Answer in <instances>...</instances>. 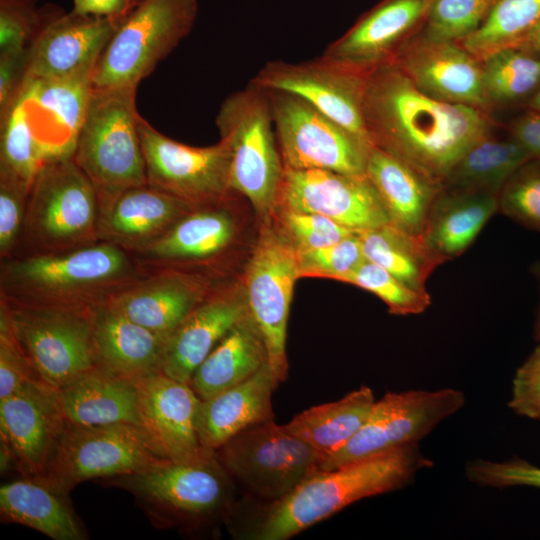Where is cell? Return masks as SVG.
I'll list each match as a JSON object with an SVG mask.
<instances>
[{
  "label": "cell",
  "mask_w": 540,
  "mask_h": 540,
  "mask_svg": "<svg viewBox=\"0 0 540 540\" xmlns=\"http://www.w3.org/2000/svg\"><path fill=\"white\" fill-rule=\"evenodd\" d=\"M362 113L373 146L442 187L461 157L490 135L486 111L424 94L392 62L366 73Z\"/></svg>",
  "instance_id": "cell-1"
},
{
  "label": "cell",
  "mask_w": 540,
  "mask_h": 540,
  "mask_svg": "<svg viewBox=\"0 0 540 540\" xmlns=\"http://www.w3.org/2000/svg\"><path fill=\"white\" fill-rule=\"evenodd\" d=\"M133 254L98 241L1 260L0 299L18 305L95 308L145 275Z\"/></svg>",
  "instance_id": "cell-2"
},
{
  "label": "cell",
  "mask_w": 540,
  "mask_h": 540,
  "mask_svg": "<svg viewBox=\"0 0 540 540\" xmlns=\"http://www.w3.org/2000/svg\"><path fill=\"white\" fill-rule=\"evenodd\" d=\"M432 465L414 443L318 470L276 501L252 538L288 539L358 500L407 485L419 471Z\"/></svg>",
  "instance_id": "cell-3"
},
{
  "label": "cell",
  "mask_w": 540,
  "mask_h": 540,
  "mask_svg": "<svg viewBox=\"0 0 540 540\" xmlns=\"http://www.w3.org/2000/svg\"><path fill=\"white\" fill-rule=\"evenodd\" d=\"M216 126L231 152L229 186L245 197L259 222L272 220L284 173L269 96L252 83L221 104Z\"/></svg>",
  "instance_id": "cell-4"
},
{
  "label": "cell",
  "mask_w": 540,
  "mask_h": 540,
  "mask_svg": "<svg viewBox=\"0 0 540 540\" xmlns=\"http://www.w3.org/2000/svg\"><path fill=\"white\" fill-rule=\"evenodd\" d=\"M135 87L96 88L73 159L95 186L100 207L123 190L147 184Z\"/></svg>",
  "instance_id": "cell-5"
},
{
  "label": "cell",
  "mask_w": 540,
  "mask_h": 540,
  "mask_svg": "<svg viewBox=\"0 0 540 540\" xmlns=\"http://www.w3.org/2000/svg\"><path fill=\"white\" fill-rule=\"evenodd\" d=\"M99 217L97 190L73 157L48 162L31 185L16 256L63 252L96 243Z\"/></svg>",
  "instance_id": "cell-6"
},
{
  "label": "cell",
  "mask_w": 540,
  "mask_h": 540,
  "mask_svg": "<svg viewBox=\"0 0 540 540\" xmlns=\"http://www.w3.org/2000/svg\"><path fill=\"white\" fill-rule=\"evenodd\" d=\"M198 0H137L98 59L96 88H137L191 31Z\"/></svg>",
  "instance_id": "cell-7"
},
{
  "label": "cell",
  "mask_w": 540,
  "mask_h": 540,
  "mask_svg": "<svg viewBox=\"0 0 540 540\" xmlns=\"http://www.w3.org/2000/svg\"><path fill=\"white\" fill-rule=\"evenodd\" d=\"M167 461L140 425L79 426L67 422L40 480L69 495L81 482L134 474Z\"/></svg>",
  "instance_id": "cell-8"
},
{
  "label": "cell",
  "mask_w": 540,
  "mask_h": 540,
  "mask_svg": "<svg viewBox=\"0 0 540 540\" xmlns=\"http://www.w3.org/2000/svg\"><path fill=\"white\" fill-rule=\"evenodd\" d=\"M94 309L18 305L0 299V311L20 349L38 377L55 389L97 366Z\"/></svg>",
  "instance_id": "cell-9"
},
{
  "label": "cell",
  "mask_w": 540,
  "mask_h": 540,
  "mask_svg": "<svg viewBox=\"0 0 540 540\" xmlns=\"http://www.w3.org/2000/svg\"><path fill=\"white\" fill-rule=\"evenodd\" d=\"M102 482L133 495L150 522L162 529L219 512L227 503L230 488L217 456L201 462L170 460Z\"/></svg>",
  "instance_id": "cell-10"
},
{
  "label": "cell",
  "mask_w": 540,
  "mask_h": 540,
  "mask_svg": "<svg viewBox=\"0 0 540 540\" xmlns=\"http://www.w3.org/2000/svg\"><path fill=\"white\" fill-rule=\"evenodd\" d=\"M299 278L296 249L272 220L259 222L258 236L241 279L248 313L264 339L268 365L279 383L287 377V325Z\"/></svg>",
  "instance_id": "cell-11"
},
{
  "label": "cell",
  "mask_w": 540,
  "mask_h": 540,
  "mask_svg": "<svg viewBox=\"0 0 540 540\" xmlns=\"http://www.w3.org/2000/svg\"><path fill=\"white\" fill-rule=\"evenodd\" d=\"M267 93L284 167L366 175L373 145L293 94L272 90Z\"/></svg>",
  "instance_id": "cell-12"
},
{
  "label": "cell",
  "mask_w": 540,
  "mask_h": 540,
  "mask_svg": "<svg viewBox=\"0 0 540 540\" xmlns=\"http://www.w3.org/2000/svg\"><path fill=\"white\" fill-rule=\"evenodd\" d=\"M216 456L227 472L262 498L279 500L319 470L322 456L273 420L226 442Z\"/></svg>",
  "instance_id": "cell-13"
},
{
  "label": "cell",
  "mask_w": 540,
  "mask_h": 540,
  "mask_svg": "<svg viewBox=\"0 0 540 540\" xmlns=\"http://www.w3.org/2000/svg\"><path fill=\"white\" fill-rule=\"evenodd\" d=\"M465 395L454 388L388 392L376 400L354 437L330 455L319 470H330L399 447L418 443L443 420L458 412Z\"/></svg>",
  "instance_id": "cell-14"
},
{
  "label": "cell",
  "mask_w": 540,
  "mask_h": 540,
  "mask_svg": "<svg viewBox=\"0 0 540 540\" xmlns=\"http://www.w3.org/2000/svg\"><path fill=\"white\" fill-rule=\"evenodd\" d=\"M138 130L149 185L193 209L232 198L231 152L226 141L220 139L207 147L185 145L163 135L141 116Z\"/></svg>",
  "instance_id": "cell-15"
},
{
  "label": "cell",
  "mask_w": 540,
  "mask_h": 540,
  "mask_svg": "<svg viewBox=\"0 0 540 540\" xmlns=\"http://www.w3.org/2000/svg\"><path fill=\"white\" fill-rule=\"evenodd\" d=\"M366 73H360L320 56L291 63L267 62L251 82L264 90L293 94L371 144L365 128L362 102Z\"/></svg>",
  "instance_id": "cell-16"
},
{
  "label": "cell",
  "mask_w": 540,
  "mask_h": 540,
  "mask_svg": "<svg viewBox=\"0 0 540 540\" xmlns=\"http://www.w3.org/2000/svg\"><path fill=\"white\" fill-rule=\"evenodd\" d=\"M232 198L193 209L157 241L134 253L147 271L177 269L221 278L225 260L236 246L240 224Z\"/></svg>",
  "instance_id": "cell-17"
},
{
  "label": "cell",
  "mask_w": 540,
  "mask_h": 540,
  "mask_svg": "<svg viewBox=\"0 0 540 540\" xmlns=\"http://www.w3.org/2000/svg\"><path fill=\"white\" fill-rule=\"evenodd\" d=\"M276 209L320 214L356 232L390 222L366 175L322 169L284 167Z\"/></svg>",
  "instance_id": "cell-18"
},
{
  "label": "cell",
  "mask_w": 540,
  "mask_h": 540,
  "mask_svg": "<svg viewBox=\"0 0 540 540\" xmlns=\"http://www.w3.org/2000/svg\"><path fill=\"white\" fill-rule=\"evenodd\" d=\"M66 424L58 390L42 380L0 400L1 441L23 477H44Z\"/></svg>",
  "instance_id": "cell-19"
},
{
  "label": "cell",
  "mask_w": 540,
  "mask_h": 540,
  "mask_svg": "<svg viewBox=\"0 0 540 540\" xmlns=\"http://www.w3.org/2000/svg\"><path fill=\"white\" fill-rule=\"evenodd\" d=\"M433 0H381L321 55L345 68L368 73L394 60L422 27Z\"/></svg>",
  "instance_id": "cell-20"
},
{
  "label": "cell",
  "mask_w": 540,
  "mask_h": 540,
  "mask_svg": "<svg viewBox=\"0 0 540 540\" xmlns=\"http://www.w3.org/2000/svg\"><path fill=\"white\" fill-rule=\"evenodd\" d=\"M424 94L486 111L482 64L457 42L439 41L418 31L392 61Z\"/></svg>",
  "instance_id": "cell-21"
},
{
  "label": "cell",
  "mask_w": 540,
  "mask_h": 540,
  "mask_svg": "<svg viewBox=\"0 0 540 540\" xmlns=\"http://www.w3.org/2000/svg\"><path fill=\"white\" fill-rule=\"evenodd\" d=\"M140 425L174 462H201L216 457L199 438L201 399L189 384L157 372L135 382Z\"/></svg>",
  "instance_id": "cell-22"
},
{
  "label": "cell",
  "mask_w": 540,
  "mask_h": 540,
  "mask_svg": "<svg viewBox=\"0 0 540 540\" xmlns=\"http://www.w3.org/2000/svg\"><path fill=\"white\" fill-rule=\"evenodd\" d=\"M124 17L81 15L74 11L50 17L28 48L25 78H63L94 71Z\"/></svg>",
  "instance_id": "cell-23"
},
{
  "label": "cell",
  "mask_w": 540,
  "mask_h": 540,
  "mask_svg": "<svg viewBox=\"0 0 540 540\" xmlns=\"http://www.w3.org/2000/svg\"><path fill=\"white\" fill-rule=\"evenodd\" d=\"M94 71L63 78H24L21 95L47 162L73 156L93 91Z\"/></svg>",
  "instance_id": "cell-24"
},
{
  "label": "cell",
  "mask_w": 540,
  "mask_h": 540,
  "mask_svg": "<svg viewBox=\"0 0 540 540\" xmlns=\"http://www.w3.org/2000/svg\"><path fill=\"white\" fill-rule=\"evenodd\" d=\"M220 279L177 269L147 271L105 303L168 339Z\"/></svg>",
  "instance_id": "cell-25"
},
{
  "label": "cell",
  "mask_w": 540,
  "mask_h": 540,
  "mask_svg": "<svg viewBox=\"0 0 540 540\" xmlns=\"http://www.w3.org/2000/svg\"><path fill=\"white\" fill-rule=\"evenodd\" d=\"M247 313L241 277L218 282L168 338L160 372L188 384L201 362Z\"/></svg>",
  "instance_id": "cell-26"
},
{
  "label": "cell",
  "mask_w": 540,
  "mask_h": 540,
  "mask_svg": "<svg viewBox=\"0 0 540 540\" xmlns=\"http://www.w3.org/2000/svg\"><path fill=\"white\" fill-rule=\"evenodd\" d=\"M192 210L148 183L130 187L100 207L98 238L134 254L157 241Z\"/></svg>",
  "instance_id": "cell-27"
},
{
  "label": "cell",
  "mask_w": 540,
  "mask_h": 540,
  "mask_svg": "<svg viewBox=\"0 0 540 540\" xmlns=\"http://www.w3.org/2000/svg\"><path fill=\"white\" fill-rule=\"evenodd\" d=\"M167 340L106 303L94 309L96 365L124 379L135 383L160 372Z\"/></svg>",
  "instance_id": "cell-28"
},
{
  "label": "cell",
  "mask_w": 540,
  "mask_h": 540,
  "mask_svg": "<svg viewBox=\"0 0 540 540\" xmlns=\"http://www.w3.org/2000/svg\"><path fill=\"white\" fill-rule=\"evenodd\" d=\"M279 384L266 364L246 381L201 400L197 429L202 445L216 452L240 432L273 420L271 398Z\"/></svg>",
  "instance_id": "cell-29"
},
{
  "label": "cell",
  "mask_w": 540,
  "mask_h": 540,
  "mask_svg": "<svg viewBox=\"0 0 540 540\" xmlns=\"http://www.w3.org/2000/svg\"><path fill=\"white\" fill-rule=\"evenodd\" d=\"M366 176L390 222L411 234L422 235L442 186L376 146L369 150Z\"/></svg>",
  "instance_id": "cell-30"
},
{
  "label": "cell",
  "mask_w": 540,
  "mask_h": 540,
  "mask_svg": "<svg viewBox=\"0 0 540 540\" xmlns=\"http://www.w3.org/2000/svg\"><path fill=\"white\" fill-rule=\"evenodd\" d=\"M57 390L64 417L70 424L140 425L136 384L98 366Z\"/></svg>",
  "instance_id": "cell-31"
},
{
  "label": "cell",
  "mask_w": 540,
  "mask_h": 540,
  "mask_svg": "<svg viewBox=\"0 0 540 540\" xmlns=\"http://www.w3.org/2000/svg\"><path fill=\"white\" fill-rule=\"evenodd\" d=\"M499 209V194L442 187L421 235L443 262L461 255Z\"/></svg>",
  "instance_id": "cell-32"
},
{
  "label": "cell",
  "mask_w": 540,
  "mask_h": 540,
  "mask_svg": "<svg viewBox=\"0 0 540 540\" xmlns=\"http://www.w3.org/2000/svg\"><path fill=\"white\" fill-rule=\"evenodd\" d=\"M2 522L32 528L54 540H86V529L64 495L43 480L23 477L0 488Z\"/></svg>",
  "instance_id": "cell-33"
},
{
  "label": "cell",
  "mask_w": 540,
  "mask_h": 540,
  "mask_svg": "<svg viewBox=\"0 0 540 540\" xmlns=\"http://www.w3.org/2000/svg\"><path fill=\"white\" fill-rule=\"evenodd\" d=\"M266 364L264 339L247 313L201 362L188 384L204 400L246 381Z\"/></svg>",
  "instance_id": "cell-34"
},
{
  "label": "cell",
  "mask_w": 540,
  "mask_h": 540,
  "mask_svg": "<svg viewBox=\"0 0 540 540\" xmlns=\"http://www.w3.org/2000/svg\"><path fill=\"white\" fill-rule=\"evenodd\" d=\"M375 401L372 390L363 385L337 401L304 410L284 427L312 446L324 461L354 437Z\"/></svg>",
  "instance_id": "cell-35"
},
{
  "label": "cell",
  "mask_w": 540,
  "mask_h": 540,
  "mask_svg": "<svg viewBox=\"0 0 540 540\" xmlns=\"http://www.w3.org/2000/svg\"><path fill=\"white\" fill-rule=\"evenodd\" d=\"M357 233L365 260L384 268L410 288L427 292L426 281L442 261L421 235L411 234L391 222Z\"/></svg>",
  "instance_id": "cell-36"
},
{
  "label": "cell",
  "mask_w": 540,
  "mask_h": 540,
  "mask_svg": "<svg viewBox=\"0 0 540 540\" xmlns=\"http://www.w3.org/2000/svg\"><path fill=\"white\" fill-rule=\"evenodd\" d=\"M529 160L528 153L511 136L498 139L488 135L461 157L443 187L500 194L509 178Z\"/></svg>",
  "instance_id": "cell-37"
},
{
  "label": "cell",
  "mask_w": 540,
  "mask_h": 540,
  "mask_svg": "<svg viewBox=\"0 0 540 540\" xmlns=\"http://www.w3.org/2000/svg\"><path fill=\"white\" fill-rule=\"evenodd\" d=\"M486 100L492 105H524L540 88V55L520 47L498 50L481 61Z\"/></svg>",
  "instance_id": "cell-38"
},
{
  "label": "cell",
  "mask_w": 540,
  "mask_h": 540,
  "mask_svg": "<svg viewBox=\"0 0 540 540\" xmlns=\"http://www.w3.org/2000/svg\"><path fill=\"white\" fill-rule=\"evenodd\" d=\"M539 23L540 0H496L483 24L459 44L482 61L517 46Z\"/></svg>",
  "instance_id": "cell-39"
},
{
  "label": "cell",
  "mask_w": 540,
  "mask_h": 540,
  "mask_svg": "<svg viewBox=\"0 0 540 540\" xmlns=\"http://www.w3.org/2000/svg\"><path fill=\"white\" fill-rule=\"evenodd\" d=\"M0 119V174L12 177L30 189L39 170L48 162L18 92L0 114Z\"/></svg>",
  "instance_id": "cell-40"
},
{
  "label": "cell",
  "mask_w": 540,
  "mask_h": 540,
  "mask_svg": "<svg viewBox=\"0 0 540 540\" xmlns=\"http://www.w3.org/2000/svg\"><path fill=\"white\" fill-rule=\"evenodd\" d=\"M496 0H433L419 30L430 39L461 42L485 21Z\"/></svg>",
  "instance_id": "cell-41"
},
{
  "label": "cell",
  "mask_w": 540,
  "mask_h": 540,
  "mask_svg": "<svg viewBox=\"0 0 540 540\" xmlns=\"http://www.w3.org/2000/svg\"><path fill=\"white\" fill-rule=\"evenodd\" d=\"M341 282L355 285L379 297L394 315L419 314L430 305L428 292L410 288L395 278L387 270L364 260Z\"/></svg>",
  "instance_id": "cell-42"
},
{
  "label": "cell",
  "mask_w": 540,
  "mask_h": 540,
  "mask_svg": "<svg viewBox=\"0 0 540 540\" xmlns=\"http://www.w3.org/2000/svg\"><path fill=\"white\" fill-rule=\"evenodd\" d=\"M272 222L296 251L327 246L356 232L320 214L285 209H276Z\"/></svg>",
  "instance_id": "cell-43"
},
{
  "label": "cell",
  "mask_w": 540,
  "mask_h": 540,
  "mask_svg": "<svg viewBox=\"0 0 540 540\" xmlns=\"http://www.w3.org/2000/svg\"><path fill=\"white\" fill-rule=\"evenodd\" d=\"M503 214L540 233V159H531L505 183L499 194Z\"/></svg>",
  "instance_id": "cell-44"
},
{
  "label": "cell",
  "mask_w": 540,
  "mask_h": 540,
  "mask_svg": "<svg viewBox=\"0 0 540 540\" xmlns=\"http://www.w3.org/2000/svg\"><path fill=\"white\" fill-rule=\"evenodd\" d=\"M300 278L315 277L342 281L364 260L357 232L320 248L297 251Z\"/></svg>",
  "instance_id": "cell-45"
},
{
  "label": "cell",
  "mask_w": 540,
  "mask_h": 540,
  "mask_svg": "<svg viewBox=\"0 0 540 540\" xmlns=\"http://www.w3.org/2000/svg\"><path fill=\"white\" fill-rule=\"evenodd\" d=\"M47 20L34 0H0V53L28 50Z\"/></svg>",
  "instance_id": "cell-46"
},
{
  "label": "cell",
  "mask_w": 540,
  "mask_h": 540,
  "mask_svg": "<svg viewBox=\"0 0 540 540\" xmlns=\"http://www.w3.org/2000/svg\"><path fill=\"white\" fill-rule=\"evenodd\" d=\"M30 189L18 180L0 174V258L17 255L25 222Z\"/></svg>",
  "instance_id": "cell-47"
},
{
  "label": "cell",
  "mask_w": 540,
  "mask_h": 540,
  "mask_svg": "<svg viewBox=\"0 0 540 540\" xmlns=\"http://www.w3.org/2000/svg\"><path fill=\"white\" fill-rule=\"evenodd\" d=\"M465 475L470 482L485 487L540 488V467L519 457L502 462L475 459L466 464Z\"/></svg>",
  "instance_id": "cell-48"
},
{
  "label": "cell",
  "mask_w": 540,
  "mask_h": 540,
  "mask_svg": "<svg viewBox=\"0 0 540 540\" xmlns=\"http://www.w3.org/2000/svg\"><path fill=\"white\" fill-rule=\"evenodd\" d=\"M41 380L20 349L5 314L0 311V400Z\"/></svg>",
  "instance_id": "cell-49"
},
{
  "label": "cell",
  "mask_w": 540,
  "mask_h": 540,
  "mask_svg": "<svg viewBox=\"0 0 540 540\" xmlns=\"http://www.w3.org/2000/svg\"><path fill=\"white\" fill-rule=\"evenodd\" d=\"M508 405L519 416L540 420V344L517 369Z\"/></svg>",
  "instance_id": "cell-50"
},
{
  "label": "cell",
  "mask_w": 540,
  "mask_h": 540,
  "mask_svg": "<svg viewBox=\"0 0 540 540\" xmlns=\"http://www.w3.org/2000/svg\"><path fill=\"white\" fill-rule=\"evenodd\" d=\"M28 50L0 53V114L17 94L26 74Z\"/></svg>",
  "instance_id": "cell-51"
},
{
  "label": "cell",
  "mask_w": 540,
  "mask_h": 540,
  "mask_svg": "<svg viewBox=\"0 0 540 540\" xmlns=\"http://www.w3.org/2000/svg\"><path fill=\"white\" fill-rule=\"evenodd\" d=\"M510 136L531 159H540V112L528 109L511 124Z\"/></svg>",
  "instance_id": "cell-52"
},
{
  "label": "cell",
  "mask_w": 540,
  "mask_h": 540,
  "mask_svg": "<svg viewBox=\"0 0 540 540\" xmlns=\"http://www.w3.org/2000/svg\"><path fill=\"white\" fill-rule=\"evenodd\" d=\"M74 12L98 17H124L137 0H72Z\"/></svg>",
  "instance_id": "cell-53"
},
{
  "label": "cell",
  "mask_w": 540,
  "mask_h": 540,
  "mask_svg": "<svg viewBox=\"0 0 540 540\" xmlns=\"http://www.w3.org/2000/svg\"><path fill=\"white\" fill-rule=\"evenodd\" d=\"M515 47H520L540 55V23Z\"/></svg>",
  "instance_id": "cell-54"
},
{
  "label": "cell",
  "mask_w": 540,
  "mask_h": 540,
  "mask_svg": "<svg viewBox=\"0 0 540 540\" xmlns=\"http://www.w3.org/2000/svg\"><path fill=\"white\" fill-rule=\"evenodd\" d=\"M532 270L540 284V263L534 264V267ZM535 336H536V339L540 341V302H539L538 311L536 315V321H535Z\"/></svg>",
  "instance_id": "cell-55"
},
{
  "label": "cell",
  "mask_w": 540,
  "mask_h": 540,
  "mask_svg": "<svg viewBox=\"0 0 540 540\" xmlns=\"http://www.w3.org/2000/svg\"><path fill=\"white\" fill-rule=\"evenodd\" d=\"M529 110L540 112V88L525 105Z\"/></svg>",
  "instance_id": "cell-56"
}]
</instances>
